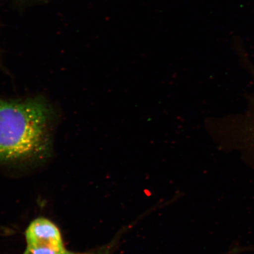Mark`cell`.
Wrapping results in <instances>:
<instances>
[{"label":"cell","mask_w":254,"mask_h":254,"mask_svg":"<svg viewBox=\"0 0 254 254\" xmlns=\"http://www.w3.org/2000/svg\"><path fill=\"white\" fill-rule=\"evenodd\" d=\"M56 114L43 98H0V163L39 160L52 148Z\"/></svg>","instance_id":"cell-1"},{"label":"cell","mask_w":254,"mask_h":254,"mask_svg":"<svg viewBox=\"0 0 254 254\" xmlns=\"http://www.w3.org/2000/svg\"><path fill=\"white\" fill-rule=\"evenodd\" d=\"M27 248L24 254H74L66 249L59 228L44 218H37L25 233Z\"/></svg>","instance_id":"cell-2"},{"label":"cell","mask_w":254,"mask_h":254,"mask_svg":"<svg viewBox=\"0 0 254 254\" xmlns=\"http://www.w3.org/2000/svg\"><path fill=\"white\" fill-rule=\"evenodd\" d=\"M253 128H254V126H253ZM254 133V131L253 132Z\"/></svg>","instance_id":"cell-4"},{"label":"cell","mask_w":254,"mask_h":254,"mask_svg":"<svg viewBox=\"0 0 254 254\" xmlns=\"http://www.w3.org/2000/svg\"><path fill=\"white\" fill-rule=\"evenodd\" d=\"M119 241V237L117 239L114 240L109 246L104 247L102 249L94 251V252L84 253V254H112L114 247L117 245Z\"/></svg>","instance_id":"cell-3"}]
</instances>
